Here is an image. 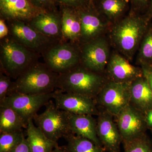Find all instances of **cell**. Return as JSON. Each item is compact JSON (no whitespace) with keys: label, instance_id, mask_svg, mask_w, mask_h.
<instances>
[{"label":"cell","instance_id":"cell-1","mask_svg":"<svg viewBox=\"0 0 152 152\" xmlns=\"http://www.w3.org/2000/svg\"><path fill=\"white\" fill-rule=\"evenodd\" d=\"M151 19L146 14L130 11L126 16L111 26L108 31L110 45L129 61H132Z\"/></svg>","mask_w":152,"mask_h":152},{"label":"cell","instance_id":"cell-2","mask_svg":"<svg viewBox=\"0 0 152 152\" xmlns=\"http://www.w3.org/2000/svg\"><path fill=\"white\" fill-rule=\"evenodd\" d=\"M58 76L45 63L38 61L13 82L8 96L13 93L39 95L53 92L57 89Z\"/></svg>","mask_w":152,"mask_h":152},{"label":"cell","instance_id":"cell-3","mask_svg":"<svg viewBox=\"0 0 152 152\" xmlns=\"http://www.w3.org/2000/svg\"><path fill=\"white\" fill-rule=\"evenodd\" d=\"M107 80L103 73L93 72L80 64L65 73L59 74L57 89L96 99Z\"/></svg>","mask_w":152,"mask_h":152},{"label":"cell","instance_id":"cell-4","mask_svg":"<svg viewBox=\"0 0 152 152\" xmlns=\"http://www.w3.org/2000/svg\"><path fill=\"white\" fill-rule=\"evenodd\" d=\"M41 55L19 43L10 34L0 41L1 72L16 79L33 64Z\"/></svg>","mask_w":152,"mask_h":152},{"label":"cell","instance_id":"cell-5","mask_svg":"<svg viewBox=\"0 0 152 152\" xmlns=\"http://www.w3.org/2000/svg\"><path fill=\"white\" fill-rule=\"evenodd\" d=\"M42 56L47 66L58 74L65 73L80 64V46L70 42L59 41Z\"/></svg>","mask_w":152,"mask_h":152},{"label":"cell","instance_id":"cell-6","mask_svg":"<svg viewBox=\"0 0 152 152\" xmlns=\"http://www.w3.org/2000/svg\"><path fill=\"white\" fill-rule=\"evenodd\" d=\"M45 106L46 109L43 113L36 114L33 120L47 137L57 142L61 138H64L72 133L68 112L58 108L51 100Z\"/></svg>","mask_w":152,"mask_h":152},{"label":"cell","instance_id":"cell-7","mask_svg":"<svg viewBox=\"0 0 152 152\" xmlns=\"http://www.w3.org/2000/svg\"><path fill=\"white\" fill-rule=\"evenodd\" d=\"M6 23L12 37L19 43L42 56L50 47L61 41L44 35L27 22L13 20Z\"/></svg>","mask_w":152,"mask_h":152},{"label":"cell","instance_id":"cell-8","mask_svg":"<svg viewBox=\"0 0 152 152\" xmlns=\"http://www.w3.org/2000/svg\"><path fill=\"white\" fill-rule=\"evenodd\" d=\"M130 85L108 80L95 99L97 105L116 117L130 104Z\"/></svg>","mask_w":152,"mask_h":152},{"label":"cell","instance_id":"cell-9","mask_svg":"<svg viewBox=\"0 0 152 152\" xmlns=\"http://www.w3.org/2000/svg\"><path fill=\"white\" fill-rule=\"evenodd\" d=\"M80 64L96 72L103 73L110 56V43L105 35L80 45Z\"/></svg>","mask_w":152,"mask_h":152},{"label":"cell","instance_id":"cell-10","mask_svg":"<svg viewBox=\"0 0 152 152\" xmlns=\"http://www.w3.org/2000/svg\"><path fill=\"white\" fill-rule=\"evenodd\" d=\"M55 91L53 92L39 95L13 93L0 102V106L13 109L28 122L29 120L33 119L42 107L53 99Z\"/></svg>","mask_w":152,"mask_h":152},{"label":"cell","instance_id":"cell-11","mask_svg":"<svg viewBox=\"0 0 152 152\" xmlns=\"http://www.w3.org/2000/svg\"><path fill=\"white\" fill-rule=\"evenodd\" d=\"M81 22V36L79 45L104 35L111 25L98 12L92 1L88 5L77 9Z\"/></svg>","mask_w":152,"mask_h":152},{"label":"cell","instance_id":"cell-12","mask_svg":"<svg viewBox=\"0 0 152 152\" xmlns=\"http://www.w3.org/2000/svg\"><path fill=\"white\" fill-rule=\"evenodd\" d=\"M53 99L60 110L77 115H98L99 110L94 99L57 89Z\"/></svg>","mask_w":152,"mask_h":152},{"label":"cell","instance_id":"cell-13","mask_svg":"<svg viewBox=\"0 0 152 152\" xmlns=\"http://www.w3.org/2000/svg\"><path fill=\"white\" fill-rule=\"evenodd\" d=\"M115 117L123 141L132 140L145 134L147 127L145 114L131 104Z\"/></svg>","mask_w":152,"mask_h":152},{"label":"cell","instance_id":"cell-14","mask_svg":"<svg viewBox=\"0 0 152 152\" xmlns=\"http://www.w3.org/2000/svg\"><path fill=\"white\" fill-rule=\"evenodd\" d=\"M105 71L108 80L117 83H131L143 76L141 67L131 64L129 60L116 51L111 53Z\"/></svg>","mask_w":152,"mask_h":152},{"label":"cell","instance_id":"cell-15","mask_svg":"<svg viewBox=\"0 0 152 152\" xmlns=\"http://www.w3.org/2000/svg\"><path fill=\"white\" fill-rule=\"evenodd\" d=\"M98 116L97 134L104 149L108 152H120L122 138L113 116L104 110L99 111Z\"/></svg>","mask_w":152,"mask_h":152},{"label":"cell","instance_id":"cell-16","mask_svg":"<svg viewBox=\"0 0 152 152\" xmlns=\"http://www.w3.org/2000/svg\"><path fill=\"white\" fill-rule=\"evenodd\" d=\"M44 11L33 5L30 0H0V18L6 21L27 22Z\"/></svg>","mask_w":152,"mask_h":152},{"label":"cell","instance_id":"cell-17","mask_svg":"<svg viewBox=\"0 0 152 152\" xmlns=\"http://www.w3.org/2000/svg\"><path fill=\"white\" fill-rule=\"evenodd\" d=\"M27 23L44 35L62 41L61 15L59 10L44 11Z\"/></svg>","mask_w":152,"mask_h":152},{"label":"cell","instance_id":"cell-18","mask_svg":"<svg viewBox=\"0 0 152 152\" xmlns=\"http://www.w3.org/2000/svg\"><path fill=\"white\" fill-rule=\"evenodd\" d=\"M92 2L98 12L111 26L130 11V0H92Z\"/></svg>","mask_w":152,"mask_h":152},{"label":"cell","instance_id":"cell-19","mask_svg":"<svg viewBox=\"0 0 152 152\" xmlns=\"http://www.w3.org/2000/svg\"><path fill=\"white\" fill-rule=\"evenodd\" d=\"M62 41L79 45L81 36L80 19L76 9L61 6Z\"/></svg>","mask_w":152,"mask_h":152},{"label":"cell","instance_id":"cell-20","mask_svg":"<svg viewBox=\"0 0 152 152\" xmlns=\"http://www.w3.org/2000/svg\"><path fill=\"white\" fill-rule=\"evenodd\" d=\"M69 125L71 132L76 135L91 140L102 147L98 138L96 121L90 115H77L68 113Z\"/></svg>","mask_w":152,"mask_h":152},{"label":"cell","instance_id":"cell-21","mask_svg":"<svg viewBox=\"0 0 152 152\" xmlns=\"http://www.w3.org/2000/svg\"><path fill=\"white\" fill-rule=\"evenodd\" d=\"M130 104L145 114L152 109V91L143 76L136 79L130 85Z\"/></svg>","mask_w":152,"mask_h":152},{"label":"cell","instance_id":"cell-22","mask_svg":"<svg viewBox=\"0 0 152 152\" xmlns=\"http://www.w3.org/2000/svg\"><path fill=\"white\" fill-rule=\"evenodd\" d=\"M33 119L28 121L27 139L32 152H52L58 143L47 137L42 130L36 126Z\"/></svg>","mask_w":152,"mask_h":152},{"label":"cell","instance_id":"cell-23","mask_svg":"<svg viewBox=\"0 0 152 152\" xmlns=\"http://www.w3.org/2000/svg\"><path fill=\"white\" fill-rule=\"evenodd\" d=\"M27 124L28 122L13 109L0 106V133L23 130Z\"/></svg>","mask_w":152,"mask_h":152},{"label":"cell","instance_id":"cell-24","mask_svg":"<svg viewBox=\"0 0 152 152\" xmlns=\"http://www.w3.org/2000/svg\"><path fill=\"white\" fill-rule=\"evenodd\" d=\"M66 145L65 148L69 152H104L103 147L98 145L86 138L72 133L65 137Z\"/></svg>","mask_w":152,"mask_h":152},{"label":"cell","instance_id":"cell-25","mask_svg":"<svg viewBox=\"0 0 152 152\" xmlns=\"http://www.w3.org/2000/svg\"><path fill=\"white\" fill-rule=\"evenodd\" d=\"M138 51L137 61L140 65L152 66V22L151 21Z\"/></svg>","mask_w":152,"mask_h":152},{"label":"cell","instance_id":"cell-26","mask_svg":"<svg viewBox=\"0 0 152 152\" xmlns=\"http://www.w3.org/2000/svg\"><path fill=\"white\" fill-rule=\"evenodd\" d=\"M23 130L1 133L0 152H10L20 143L25 137Z\"/></svg>","mask_w":152,"mask_h":152},{"label":"cell","instance_id":"cell-27","mask_svg":"<svg viewBox=\"0 0 152 152\" xmlns=\"http://www.w3.org/2000/svg\"><path fill=\"white\" fill-rule=\"evenodd\" d=\"M122 143L124 152H152L151 145L145 134Z\"/></svg>","mask_w":152,"mask_h":152},{"label":"cell","instance_id":"cell-28","mask_svg":"<svg viewBox=\"0 0 152 152\" xmlns=\"http://www.w3.org/2000/svg\"><path fill=\"white\" fill-rule=\"evenodd\" d=\"M13 82L11 78L2 72H0V102H3L8 96L9 92Z\"/></svg>","mask_w":152,"mask_h":152},{"label":"cell","instance_id":"cell-29","mask_svg":"<svg viewBox=\"0 0 152 152\" xmlns=\"http://www.w3.org/2000/svg\"><path fill=\"white\" fill-rule=\"evenodd\" d=\"M92 0H55L57 6L68 7L72 8L78 9L88 5Z\"/></svg>","mask_w":152,"mask_h":152},{"label":"cell","instance_id":"cell-30","mask_svg":"<svg viewBox=\"0 0 152 152\" xmlns=\"http://www.w3.org/2000/svg\"><path fill=\"white\" fill-rule=\"evenodd\" d=\"M150 0H130V11L137 13H145Z\"/></svg>","mask_w":152,"mask_h":152},{"label":"cell","instance_id":"cell-31","mask_svg":"<svg viewBox=\"0 0 152 152\" xmlns=\"http://www.w3.org/2000/svg\"><path fill=\"white\" fill-rule=\"evenodd\" d=\"M33 5L43 11L58 9L55 0H30Z\"/></svg>","mask_w":152,"mask_h":152},{"label":"cell","instance_id":"cell-32","mask_svg":"<svg viewBox=\"0 0 152 152\" xmlns=\"http://www.w3.org/2000/svg\"><path fill=\"white\" fill-rule=\"evenodd\" d=\"M10 152H32L27 139L24 138L21 142Z\"/></svg>","mask_w":152,"mask_h":152},{"label":"cell","instance_id":"cell-33","mask_svg":"<svg viewBox=\"0 0 152 152\" xmlns=\"http://www.w3.org/2000/svg\"><path fill=\"white\" fill-rule=\"evenodd\" d=\"M140 67L142 71L143 75L146 79L152 91V66H141Z\"/></svg>","mask_w":152,"mask_h":152},{"label":"cell","instance_id":"cell-34","mask_svg":"<svg viewBox=\"0 0 152 152\" xmlns=\"http://www.w3.org/2000/svg\"><path fill=\"white\" fill-rule=\"evenodd\" d=\"M10 34L8 27L4 20L0 18V39H2Z\"/></svg>","mask_w":152,"mask_h":152},{"label":"cell","instance_id":"cell-35","mask_svg":"<svg viewBox=\"0 0 152 152\" xmlns=\"http://www.w3.org/2000/svg\"><path fill=\"white\" fill-rule=\"evenodd\" d=\"M144 114L147 127L152 129V109L147 111Z\"/></svg>","mask_w":152,"mask_h":152},{"label":"cell","instance_id":"cell-36","mask_svg":"<svg viewBox=\"0 0 152 152\" xmlns=\"http://www.w3.org/2000/svg\"><path fill=\"white\" fill-rule=\"evenodd\" d=\"M145 14L150 18L152 19V0H150L148 7Z\"/></svg>","mask_w":152,"mask_h":152},{"label":"cell","instance_id":"cell-37","mask_svg":"<svg viewBox=\"0 0 152 152\" xmlns=\"http://www.w3.org/2000/svg\"><path fill=\"white\" fill-rule=\"evenodd\" d=\"M52 152H69L67 151L65 148H63L59 147L58 144L55 147Z\"/></svg>","mask_w":152,"mask_h":152},{"label":"cell","instance_id":"cell-38","mask_svg":"<svg viewBox=\"0 0 152 152\" xmlns=\"http://www.w3.org/2000/svg\"></svg>","mask_w":152,"mask_h":152}]
</instances>
